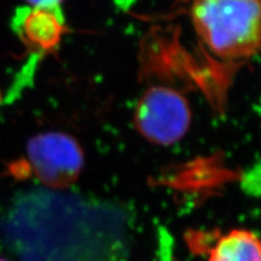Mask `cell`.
Listing matches in <instances>:
<instances>
[{"instance_id": "cell-3", "label": "cell", "mask_w": 261, "mask_h": 261, "mask_svg": "<svg viewBox=\"0 0 261 261\" xmlns=\"http://www.w3.org/2000/svg\"><path fill=\"white\" fill-rule=\"evenodd\" d=\"M27 165L41 184L63 190L79 179L85 167V154L74 137L50 130L29 139Z\"/></svg>"}, {"instance_id": "cell-7", "label": "cell", "mask_w": 261, "mask_h": 261, "mask_svg": "<svg viewBox=\"0 0 261 261\" xmlns=\"http://www.w3.org/2000/svg\"><path fill=\"white\" fill-rule=\"evenodd\" d=\"M0 261H8V260H5V259H3V257H0Z\"/></svg>"}, {"instance_id": "cell-6", "label": "cell", "mask_w": 261, "mask_h": 261, "mask_svg": "<svg viewBox=\"0 0 261 261\" xmlns=\"http://www.w3.org/2000/svg\"><path fill=\"white\" fill-rule=\"evenodd\" d=\"M32 9H46L55 10L62 5L64 0H25Z\"/></svg>"}, {"instance_id": "cell-4", "label": "cell", "mask_w": 261, "mask_h": 261, "mask_svg": "<svg viewBox=\"0 0 261 261\" xmlns=\"http://www.w3.org/2000/svg\"><path fill=\"white\" fill-rule=\"evenodd\" d=\"M208 261H261L259 238L243 228L230 231L211 248Z\"/></svg>"}, {"instance_id": "cell-2", "label": "cell", "mask_w": 261, "mask_h": 261, "mask_svg": "<svg viewBox=\"0 0 261 261\" xmlns=\"http://www.w3.org/2000/svg\"><path fill=\"white\" fill-rule=\"evenodd\" d=\"M191 107L180 91L166 85L149 87L137 100L133 122L137 132L156 145L175 144L187 136Z\"/></svg>"}, {"instance_id": "cell-5", "label": "cell", "mask_w": 261, "mask_h": 261, "mask_svg": "<svg viewBox=\"0 0 261 261\" xmlns=\"http://www.w3.org/2000/svg\"><path fill=\"white\" fill-rule=\"evenodd\" d=\"M58 9H32L19 25L21 37L34 45L52 46L61 35V22L56 14Z\"/></svg>"}, {"instance_id": "cell-1", "label": "cell", "mask_w": 261, "mask_h": 261, "mask_svg": "<svg viewBox=\"0 0 261 261\" xmlns=\"http://www.w3.org/2000/svg\"><path fill=\"white\" fill-rule=\"evenodd\" d=\"M198 40L218 60L241 62L260 47V0H180Z\"/></svg>"}]
</instances>
